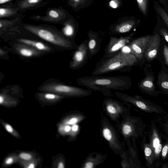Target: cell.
<instances>
[{"label":"cell","instance_id":"e0dca14e","mask_svg":"<svg viewBox=\"0 0 168 168\" xmlns=\"http://www.w3.org/2000/svg\"><path fill=\"white\" fill-rule=\"evenodd\" d=\"M45 92L39 93L38 94L39 99L43 101L55 102L60 100L63 98L62 96L53 93Z\"/></svg>","mask_w":168,"mask_h":168},{"label":"cell","instance_id":"8992f818","mask_svg":"<svg viewBox=\"0 0 168 168\" xmlns=\"http://www.w3.org/2000/svg\"><path fill=\"white\" fill-rule=\"evenodd\" d=\"M153 37V35H148L140 37L131 42L128 45L130 52L135 56L138 61L144 57Z\"/></svg>","mask_w":168,"mask_h":168},{"label":"cell","instance_id":"cb8c5ba5","mask_svg":"<svg viewBox=\"0 0 168 168\" xmlns=\"http://www.w3.org/2000/svg\"><path fill=\"white\" fill-rule=\"evenodd\" d=\"M137 1L142 13L146 15L148 9V0H137Z\"/></svg>","mask_w":168,"mask_h":168},{"label":"cell","instance_id":"5b68a950","mask_svg":"<svg viewBox=\"0 0 168 168\" xmlns=\"http://www.w3.org/2000/svg\"><path fill=\"white\" fill-rule=\"evenodd\" d=\"M68 17L65 10L60 7L58 8H49L44 16H34L30 17L32 20L56 24L64 23Z\"/></svg>","mask_w":168,"mask_h":168},{"label":"cell","instance_id":"9a60e30c","mask_svg":"<svg viewBox=\"0 0 168 168\" xmlns=\"http://www.w3.org/2000/svg\"><path fill=\"white\" fill-rule=\"evenodd\" d=\"M154 78L151 76H148L142 80L139 84V88L141 90L151 92L155 91V86L154 83Z\"/></svg>","mask_w":168,"mask_h":168},{"label":"cell","instance_id":"bcb514c9","mask_svg":"<svg viewBox=\"0 0 168 168\" xmlns=\"http://www.w3.org/2000/svg\"><path fill=\"white\" fill-rule=\"evenodd\" d=\"M5 54V52L2 49H0V55H1V56H2Z\"/></svg>","mask_w":168,"mask_h":168},{"label":"cell","instance_id":"603a6c76","mask_svg":"<svg viewBox=\"0 0 168 168\" xmlns=\"http://www.w3.org/2000/svg\"><path fill=\"white\" fill-rule=\"evenodd\" d=\"M156 9L158 14L168 27V14L160 6H157Z\"/></svg>","mask_w":168,"mask_h":168},{"label":"cell","instance_id":"f6af8a7d","mask_svg":"<svg viewBox=\"0 0 168 168\" xmlns=\"http://www.w3.org/2000/svg\"><path fill=\"white\" fill-rule=\"evenodd\" d=\"M159 141L158 139H156L154 141V146L156 147L159 144Z\"/></svg>","mask_w":168,"mask_h":168},{"label":"cell","instance_id":"5bb4252c","mask_svg":"<svg viewBox=\"0 0 168 168\" xmlns=\"http://www.w3.org/2000/svg\"><path fill=\"white\" fill-rule=\"evenodd\" d=\"M19 11V8L16 4L1 5L0 7V18L3 19L15 16Z\"/></svg>","mask_w":168,"mask_h":168},{"label":"cell","instance_id":"44dd1931","mask_svg":"<svg viewBox=\"0 0 168 168\" xmlns=\"http://www.w3.org/2000/svg\"><path fill=\"white\" fill-rule=\"evenodd\" d=\"M64 27L62 29L64 35L67 37L72 36L74 32L73 26L68 21H66L64 23Z\"/></svg>","mask_w":168,"mask_h":168},{"label":"cell","instance_id":"484cf974","mask_svg":"<svg viewBox=\"0 0 168 168\" xmlns=\"http://www.w3.org/2000/svg\"><path fill=\"white\" fill-rule=\"evenodd\" d=\"M20 162L26 168H34L37 164V161L34 159L30 161H21Z\"/></svg>","mask_w":168,"mask_h":168},{"label":"cell","instance_id":"4fadbf2b","mask_svg":"<svg viewBox=\"0 0 168 168\" xmlns=\"http://www.w3.org/2000/svg\"><path fill=\"white\" fill-rule=\"evenodd\" d=\"M17 41L19 43L31 47L40 52H48L52 51L50 47L40 41L23 38L18 39Z\"/></svg>","mask_w":168,"mask_h":168},{"label":"cell","instance_id":"7c38bea8","mask_svg":"<svg viewBox=\"0 0 168 168\" xmlns=\"http://www.w3.org/2000/svg\"><path fill=\"white\" fill-rule=\"evenodd\" d=\"M16 51L23 57L30 58L37 56L41 52L28 45L20 43L14 46Z\"/></svg>","mask_w":168,"mask_h":168},{"label":"cell","instance_id":"ee69618b","mask_svg":"<svg viewBox=\"0 0 168 168\" xmlns=\"http://www.w3.org/2000/svg\"><path fill=\"white\" fill-rule=\"evenodd\" d=\"M58 168H64L65 165L64 163L63 162H59L58 164Z\"/></svg>","mask_w":168,"mask_h":168},{"label":"cell","instance_id":"277c9868","mask_svg":"<svg viewBox=\"0 0 168 168\" xmlns=\"http://www.w3.org/2000/svg\"><path fill=\"white\" fill-rule=\"evenodd\" d=\"M40 89L43 92H52L61 96H85L91 93V90L53 82L43 85L41 87Z\"/></svg>","mask_w":168,"mask_h":168},{"label":"cell","instance_id":"b9f144b4","mask_svg":"<svg viewBox=\"0 0 168 168\" xmlns=\"http://www.w3.org/2000/svg\"><path fill=\"white\" fill-rule=\"evenodd\" d=\"M93 166H94V165L92 162H88L85 164L84 167L85 168H92L93 167Z\"/></svg>","mask_w":168,"mask_h":168},{"label":"cell","instance_id":"4dcf8cb0","mask_svg":"<svg viewBox=\"0 0 168 168\" xmlns=\"http://www.w3.org/2000/svg\"><path fill=\"white\" fill-rule=\"evenodd\" d=\"M59 131L61 134H65L69 133L71 130V127L69 125H60L59 127Z\"/></svg>","mask_w":168,"mask_h":168},{"label":"cell","instance_id":"74e56055","mask_svg":"<svg viewBox=\"0 0 168 168\" xmlns=\"http://www.w3.org/2000/svg\"><path fill=\"white\" fill-rule=\"evenodd\" d=\"M152 153L151 149V148L146 147L145 149V153L146 156L148 157L150 156Z\"/></svg>","mask_w":168,"mask_h":168},{"label":"cell","instance_id":"8fae6325","mask_svg":"<svg viewBox=\"0 0 168 168\" xmlns=\"http://www.w3.org/2000/svg\"><path fill=\"white\" fill-rule=\"evenodd\" d=\"M161 42V38L158 34L153 35V38L144 55L149 60H153L157 55Z\"/></svg>","mask_w":168,"mask_h":168},{"label":"cell","instance_id":"d4e9b609","mask_svg":"<svg viewBox=\"0 0 168 168\" xmlns=\"http://www.w3.org/2000/svg\"><path fill=\"white\" fill-rule=\"evenodd\" d=\"M3 125L7 131L16 137L18 138L20 137L19 134L15 131L10 124L8 123L2 122Z\"/></svg>","mask_w":168,"mask_h":168},{"label":"cell","instance_id":"1f68e13d","mask_svg":"<svg viewBox=\"0 0 168 168\" xmlns=\"http://www.w3.org/2000/svg\"><path fill=\"white\" fill-rule=\"evenodd\" d=\"M122 131L124 135H128L132 132V127L128 124H125L123 126Z\"/></svg>","mask_w":168,"mask_h":168},{"label":"cell","instance_id":"7a4b0ae2","mask_svg":"<svg viewBox=\"0 0 168 168\" xmlns=\"http://www.w3.org/2000/svg\"><path fill=\"white\" fill-rule=\"evenodd\" d=\"M138 61L135 56L130 52L120 51L113 57L98 62L92 74L102 75L124 67L133 66Z\"/></svg>","mask_w":168,"mask_h":168},{"label":"cell","instance_id":"ba28073f","mask_svg":"<svg viewBox=\"0 0 168 168\" xmlns=\"http://www.w3.org/2000/svg\"><path fill=\"white\" fill-rule=\"evenodd\" d=\"M128 37H121L117 38L112 37L110 38L102 60L107 59L114 56L120 52L121 50L129 43Z\"/></svg>","mask_w":168,"mask_h":168},{"label":"cell","instance_id":"ffe728a7","mask_svg":"<svg viewBox=\"0 0 168 168\" xmlns=\"http://www.w3.org/2000/svg\"><path fill=\"white\" fill-rule=\"evenodd\" d=\"M158 84L160 88L168 91V75L165 73H161L158 77Z\"/></svg>","mask_w":168,"mask_h":168},{"label":"cell","instance_id":"60d3db41","mask_svg":"<svg viewBox=\"0 0 168 168\" xmlns=\"http://www.w3.org/2000/svg\"><path fill=\"white\" fill-rule=\"evenodd\" d=\"M79 129V126L77 124H74L71 127V130L72 132H76L78 131Z\"/></svg>","mask_w":168,"mask_h":168},{"label":"cell","instance_id":"ab89813d","mask_svg":"<svg viewBox=\"0 0 168 168\" xmlns=\"http://www.w3.org/2000/svg\"><path fill=\"white\" fill-rule=\"evenodd\" d=\"M162 146L161 144H159L156 147H155V152L156 154L159 153L161 150Z\"/></svg>","mask_w":168,"mask_h":168},{"label":"cell","instance_id":"6da1fadb","mask_svg":"<svg viewBox=\"0 0 168 168\" xmlns=\"http://www.w3.org/2000/svg\"><path fill=\"white\" fill-rule=\"evenodd\" d=\"M77 83L90 90L101 91L110 89L124 90L132 86L130 79L126 76H86L77 79Z\"/></svg>","mask_w":168,"mask_h":168},{"label":"cell","instance_id":"52a82bcc","mask_svg":"<svg viewBox=\"0 0 168 168\" xmlns=\"http://www.w3.org/2000/svg\"><path fill=\"white\" fill-rule=\"evenodd\" d=\"M88 40H86L81 43L74 53L71 62L70 67L73 70L82 68L87 63L89 58L88 46Z\"/></svg>","mask_w":168,"mask_h":168},{"label":"cell","instance_id":"f1b7e54d","mask_svg":"<svg viewBox=\"0 0 168 168\" xmlns=\"http://www.w3.org/2000/svg\"><path fill=\"white\" fill-rule=\"evenodd\" d=\"M18 157L24 161H30L34 159L32 154L26 152L21 153Z\"/></svg>","mask_w":168,"mask_h":168},{"label":"cell","instance_id":"f35d334b","mask_svg":"<svg viewBox=\"0 0 168 168\" xmlns=\"http://www.w3.org/2000/svg\"><path fill=\"white\" fill-rule=\"evenodd\" d=\"M168 151V147L167 146H165L162 151V155L163 157H165Z\"/></svg>","mask_w":168,"mask_h":168},{"label":"cell","instance_id":"d590c367","mask_svg":"<svg viewBox=\"0 0 168 168\" xmlns=\"http://www.w3.org/2000/svg\"><path fill=\"white\" fill-rule=\"evenodd\" d=\"M107 109L108 113L111 114H115L117 113V110L113 105H108L107 107Z\"/></svg>","mask_w":168,"mask_h":168},{"label":"cell","instance_id":"9c48e42d","mask_svg":"<svg viewBox=\"0 0 168 168\" xmlns=\"http://www.w3.org/2000/svg\"><path fill=\"white\" fill-rule=\"evenodd\" d=\"M48 3L45 0H17L15 4L21 12L41 7Z\"/></svg>","mask_w":168,"mask_h":168},{"label":"cell","instance_id":"d6986e66","mask_svg":"<svg viewBox=\"0 0 168 168\" xmlns=\"http://www.w3.org/2000/svg\"><path fill=\"white\" fill-rule=\"evenodd\" d=\"M17 103V99L4 93L0 95V104L6 107H12L16 105Z\"/></svg>","mask_w":168,"mask_h":168},{"label":"cell","instance_id":"7402d4cb","mask_svg":"<svg viewBox=\"0 0 168 168\" xmlns=\"http://www.w3.org/2000/svg\"><path fill=\"white\" fill-rule=\"evenodd\" d=\"M131 98L134 100V103L137 106L147 112H150L152 110L150 107H149L150 106L144 102L134 98Z\"/></svg>","mask_w":168,"mask_h":168},{"label":"cell","instance_id":"ac0fdd59","mask_svg":"<svg viewBox=\"0 0 168 168\" xmlns=\"http://www.w3.org/2000/svg\"><path fill=\"white\" fill-rule=\"evenodd\" d=\"M22 17H17L11 20L1 19L0 20V29L1 31H3L13 26L18 22L21 21Z\"/></svg>","mask_w":168,"mask_h":168},{"label":"cell","instance_id":"836d02e7","mask_svg":"<svg viewBox=\"0 0 168 168\" xmlns=\"http://www.w3.org/2000/svg\"><path fill=\"white\" fill-rule=\"evenodd\" d=\"M163 54L165 63L168 66V46L165 45L164 46Z\"/></svg>","mask_w":168,"mask_h":168},{"label":"cell","instance_id":"3957f363","mask_svg":"<svg viewBox=\"0 0 168 168\" xmlns=\"http://www.w3.org/2000/svg\"><path fill=\"white\" fill-rule=\"evenodd\" d=\"M24 27L28 32L55 46L71 49H77L78 47L75 43L66 38L58 31L50 27L26 24L24 25Z\"/></svg>","mask_w":168,"mask_h":168},{"label":"cell","instance_id":"30bf717a","mask_svg":"<svg viewBox=\"0 0 168 168\" xmlns=\"http://www.w3.org/2000/svg\"><path fill=\"white\" fill-rule=\"evenodd\" d=\"M89 36L88 46L89 54V59H90L100 50L101 41L98 36L95 33H89Z\"/></svg>","mask_w":168,"mask_h":168},{"label":"cell","instance_id":"2e32d148","mask_svg":"<svg viewBox=\"0 0 168 168\" xmlns=\"http://www.w3.org/2000/svg\"><path fill=\"white\" fill-rule=\"evenodd\" d=\"M135 23L132 20H129L118 25L114 28L113 33L122 34L129 31L134 27Z\"/></svg>","mask_w":168,"mask_h":168},{"label":"cell","instance_id":"f546056e","mask_svg":"<svg viewBox=\"0 0 168 168\" xmlns=\"http://www.w3.org/2000/svg\"><path fill=\"white\" fill-rule=\"evenodd\" d=\"M103 137L108 141H110L113 138V135L110 130L108 128H105L103 131Z\"/></svg>","mask_w":168,"mask_h":168},{"label":"cell","instance_id":"7bdbcfd3","mask_svg":"<svg viewBox=\"0 0 168 168\" xmlns=\"http://www.w3.org/2000/svg\"><path fill=\"white\" fill-rule=\"evenodd\" d=\"M13 1L14 0H0V4L2 5L5 3H9Z\"/></svg>","mask_w":168,"mask_h":168},{"label":"cell","instance_id":"d6a6232c","mask_svg":"<svg viewBox=\"0 0 168 168\" xmlns=\"http://www.w3.org/2000/svg\"><path fill=\"white\" fill-rule=\"evenodd\" d=\"M78 120L77 118L73 117L70 119L65 121L64 122V124L66 125H74L76 124L78 122Z\"/></svg>","mask_w":168,"mask_h":168},{"label":"cell","instance_id":"e575fe53","mask_svg":"<svg viewBox=\"0 0 168 168\" xmlns=\"http://www.w3.org/2000/svg\"><path fill=\"white\" fill-rule=\"evenodd\" d=\"M160 32L162 36L165 40L168 43V32L164 28H161L160 30Z\"/></svg>","mask_w":168,"mask_h":168},{"label":"cell","instance_id":"8d00e7d4","mask_svg":"<svg viewBox=\"0 0 168 168\" xmlns=\"http://www.w3.org/2000/svg\"><path fill=\"white\" fill-rule=\"evenodd\" d=\"M119 4L117 0H112L109 2V5L112 8L115 9L118 7Z\"/></svg>","mask_w":168,"mask_h":168},{"label":"cell","instance_id":"4316f807","mask_svg":"<svg viewBox=\"0 0 168 168\" xmlns=\"http://www.w3.org/2000/svg\"><path fill=\"white\" fill-rule=\"evenodd\" d=\"M19 158L16 155L11 156L5 159L4 164L6 166L10 165L16 163Z\"/></svg>","mask_w":168,"mask_h":168},{"label":"cell","instance_id":"83f0119b","mask_svg":"<svg viewBox=\"0 0 168 168\" xmlns=\"http://www.w3.org/2000/svg\"><path fill=\"white\" fill-rule=\"evenodd\" d=\"M86 0H68V3L73 8H77Z\"/></svg>","mask_w":168,"mask_h":168}]
</instances>
